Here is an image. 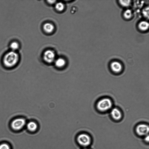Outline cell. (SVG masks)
<instances>
[{"label": "cell", "mask_w": 149, "mask_h": 149, "mask_svg": "<svg viewBox=\"0 0 149 149\" xmlns=\"http://www.w3.org/2000/svg\"><path fill=\"white\" fill-rule=\"evenodd\" d=\"M27 127L28 130L31 131H34L37 129V126L34 122L31 121L28 123Z\"/></svg>", "instance_id": "7c38bea8"}, {"label": "cell", "mask_w": 149, "mask_h": 149, "mask_svg": "<svg viewBox=\"0 0 149 149\" xmlns=\"http://www.w3.org/2000/svg\"><path fill=\"white\" fill-rule=\"evenodd\" d=\"M55 7L57 11L61 12L64 10L65 8V5L63 3L60 2L56 3Z\"/></svg>", "instance_id": "8fae6325"}, {"label": "cell", "mask_w": 149, "mask_h": 149, "mask_svg": "<svg viewBox=\"0 0 149 149\" xmlns=\"http://www.w3.org/2000/svg\"><path fill=\"white\" fill-rule=\"evenodd\" d=\"M77 141L81 145L86 146H89L91 143V139L90 136L85 134H80L77 138Z\"/></svg>", "instance_id": "5b68a950"}, {"label": "cell", "mask_w": 149, "mask_h": 149, "mask_svg": "<svg viewBox=\"0 0 149 149\" xmlns=\"http://www.w3.org/2000/svg\"><path fill=\"white\" fill-rule=\"evenodd\" d=\"M143 14H144L145 16L146 17H148L147 15L148 14V8L147 9V8L145 9L143 11Z\"/></svg>", "instance_id": "ac0fdd59"}, {"label": "cell", "mask_w": 149, "mask_h": 149, "mask_svg": "<svg viewBox=\"0 0 149 149\" xmlns=\"http://www.w3.org/2000/svg\"><path fill=\"white\" fill-rule=\"evenodd\" d=\"M139 29L141 30L145 31L148 29V23L146 21H143L140 22L139 25Z\"/></svg>", "instance_id": "4fadbf2b"}, {"label": "cell", "mask_w": 149, "mask_h": 149, "mask_svg": "<svg viewBox=\"0 0 149 149\" xmlns=\"http://www.w3.org/2000/svg\"><path fill=\"white\" fill-rule=\"evenodd\" d=\"M0 149H10V147L7 144L3 143L0 145Z\"/></svg>", "instance_id": "e0dca14e"}, {"label": "cell", "mask_w": 149, "mask_h": 149, "mask_svg": "<svg viewBox=\"0 0 149 149\" xmlns=\"http://www.w3.org/2000/svg\"><path fill=\"white\" fill-rule=\"evenodd\" d=\"M110 115L112 118L116 120H120L122 116L121 111L116 107L112 108L110 111Z\"/></svg>", "instance_id": "52a82bcc"}, {"label": "cell", "mask_w": 149, "mask_h": 149, "mask_svg": "<svg viewBox=\"0 0 149 149\" xmlns=\"http://www.w3.org/2000/svg\"><path fill=\"white\" fill-rule=\"evenodd\" d=\"M47 1L49 4L52 5L56 3V1L55 0H48Z\"/></svg>", "instance_id": "d6986e66"}, {"label": "cell", "mask_w": 149, "mask_h": 149, "mask_svg": "<svg viewBox=\"0 0 149 149\" xmlns=\"http://www.w3.org/2000/svg\"><path fill=\"white\" fill-rule=\"evenodd\" d=\"M56 54L52 50L47 49L44 52L43 54V58L47 63H51L54 62L56 59Z\"/></svg>", "instance_id": "277c9868"}, {"label": "cell", "mask_w": 149, "mask_h": 149, "mask_svg": "<svg viewBox=\"0 0 149 149\" xmlns=\"http://www.w3.org/2000/svg\"><path fill=\"white\" fill-rule=\"evenodd\" d=\"M124 16L125 17L126 19L130 18L132 16L131 11L129 9L127 10L124 13Z\"/></svg>", "instance_id": "9a60e30c"}, {"label": "cell", "mask_w": 149, "mask_h": 149, "mask_svg": "<svg viewBox=\"0 0 149 149\" xmlns=\"http://www.w3.org/2000/svg\"><path fill=\"white\" fill-rule=\"evenodd\" d=\"M54 62L56 66L58 68L63 67L66 63L65 60L62 57L56 59Z\"/></svg>", "instance_id": "30bf717a"}, {"label": "cell", "mask_w": 149, "mask_h": 149, "mask_svg": "<svg viewBox=\"0 0 149 149\" xmlns=\"http://www.w3.org/2000/svg\"><path fill=\"white\" fill-rule=\"evenodd\" d=\"M10 47L12 51H16L19 47V45L18 42L14 41L12 42L10 45Z\"/></svg>", "instance_id": "5bb4252c"}, {"label": "cell", "mask_w": 149, "mask_h": 149, "mask_svg": "<svg viewBox=\"0 0 149 149\" xmlns=\"http://www.w3.org/2000/svg\"><path fill=\"white\" fill-rule=\"evenodd\" d=\"M113 105L112 100L108 97L101 99L96 103V107L101 112H106L111 109Z\"/></svg>", "instance_id": "7a4b0ae2"}, {"label": "cell", "mask_w": 149, "mask_h": 149, "mask_svg": "<svg viewBox=\"0 0 149 149\" xmlns=\"http://www.w3.org/2000/svg\"><path fill=\"white\" fill-rule=\"evenodd\" d=\"M26 123L24 118L18 117L13 119L10 123L11 128L14 130H19L22 129Z\"/></svg>", "instance_id": "3957f363"}, {"label": "cell", "mask_w": 149, "mask_h": 149, "mask_svg": "<svg viewBox=\"0 0 149 149\" xmlns=\"http://www.w3.org/2000/svg\"><path fill=\"white\" fill-rule=\"evenodd\" d=\"M19 56L16 51H10L7 52L4 56L2 60L4 68L7 69L15 68L18 63Z\"/></svg>", "instance_id": "6da1fadb"}, {"label": "cell", "mask_w": 149, "mask_h": 149, "mask_svg": "<svg viewBox=\"0 0 149 149\" xmlns=\"http://www.w3.org/2000/svg\"><path fill=\"white\" fill-rule=\"evenodd\" d=\"M149 131L148 125L144 124L138 125L136 127V132L137 134L140 136L147 135Z\"/></svg>", "instance_id": "8992f818"}, {"label": "cell", "mask_w": 149, "mask_h": 149, "mask_svg": "<svg viewBox=\"0 0 149 149\" xmlns=\"http://www.w3.org/2000/svg\"><path fill=\"white\" fill-rule=\"evenodd\" d=\"M110 68L112 71L116 73L120 72L123 69L121 64L116 61H113L111 64Z\"/></svg>", "instance_id": "ba28073f"}, {"label": "cell", "mask_w": 149, "mask_h": 149, "mask_svg": "<svg viewBox=\"0 0 149 149\" xmlns=\"http://www.w3.org/2000/svg\"><path fill=\"white\" fill-rule=\"evenodd\" d=\"M42 28L44 32L47 34L53 33L55 29L54 25L52 23L49 22L45 23Z\"/></svg>", "instance_id": "9c48e42d"}, {"label": "cell", "mask_w": 149, "mask_h": 149, "mask_svg": "<svg viewBox=\"0 0 149 149\" xmlns=\"http://www.w3.org/2000/svg\"><path fill=\"white\" fill-rule=\"evenodd\" d=\"M119 1L122 6L127 7L130 5L131 1L130 0H120Z\"/></svg>", "instance_id": "2e32d148"}, {"label": "cell", "mask_w": 149, "mask_h": 149, "mask_svg": "<svg viewBox=\"0 0 149 149\" xmlns=\"http://www.w3.org/2000/svg\"><path fill=\"white\" fill-rule=\"evenodd\" d=\"M145 140L148 142L149 141V136H148L146 137L145 138Z\"/></svg>", "instance_id": "ffe728a7"}, {"label": "cell", "mask_w": 149, "mask_h": 149, "mask_svg": "<svg viewBox=\"0 0 149 149\" xmlns=\"http://www.w3.org/2000/svg\"><path fill=\"white\" fill-rule=\"evenodd\" d=\"M83 149H89L87 148H84Z\"/></svg>", "instance_id": "44dd1931"}]
</instances>
